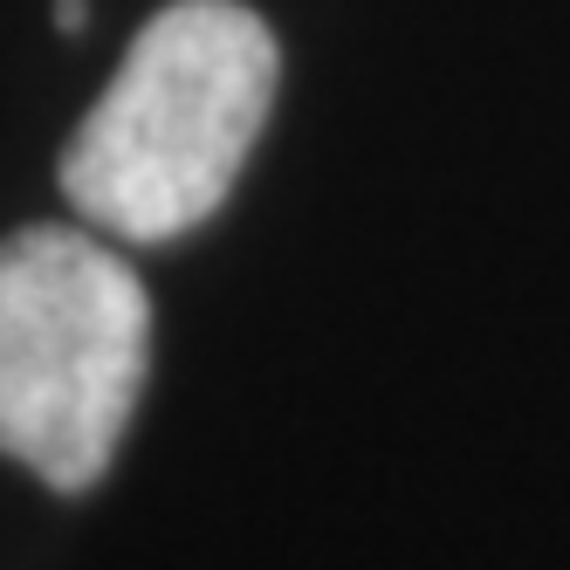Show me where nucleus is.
Segmentation results:
<instances>
[{
	"label": "nucleus",
	"instance_id": "nucleus-1",
	"mask_svg": "<svg viewBox=\"0 0 570 570\" xmlns=\"http://www.w3.org/2000/svg\"><path fill=\"white\" fill-rule=\"evenodd\" d=\"M282 49L240 0L158 8L62 151V193L117 240H173L234 193L268 125Z\"/></svg>",
	"mask_w": 570,
	"mask_h": 570
},
{
	"label": "nucleus",
	"instance_id": "nucleus-2",
	"mask_svg": "<svg viewBox=\"0 0 570 570\" xmlns=\"http://www.w3.org/2000/svg\"><path fill=\"white\" fill-rule=\"evenodd\" d=\"M151 357V303L97 234L21 227L0 240V454L62 495L117 461Z\"/></svg>",
	"mask_w": 570,
	"mask_h": 570
},
{
	"label": "nucleus",
	"instance_id": "nucleus-3",
	"mask_svg": "<svg viewBox=\"0 0 570 570\" xmlns=\"http://www.w3.org/2000/svg\"><path fill=\"white\" fill-rule=\"evenodd\" d=\"M56 28L62 35H83L90 28V0H56Z\"/></svg>",
	"mask_w": 570,
	"mask_h": 570
}]
</instances>
